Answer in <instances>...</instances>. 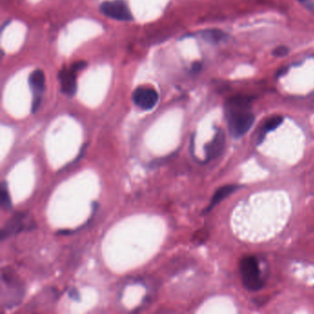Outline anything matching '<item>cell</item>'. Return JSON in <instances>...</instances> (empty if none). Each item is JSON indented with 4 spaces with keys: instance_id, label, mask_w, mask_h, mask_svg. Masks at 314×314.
Here are the masks:
<instances>
[{
    "instance_id": "5",
    "label": "cell",
    "mask_w": 314,
    "mask_h": 314,
    "mask_svg": "<svg viewBox=\"0 0 314 314\" xmlns=\"http://www.w3.org/2000/svg\"><path fill=\"white\" fill-rule=\"evenodd\" d=\"M101 12L107 17L120 22H131L134 20L131 12L125 0H113L103 2Z\"/></svg>"
},
{
    "instance_id": "13",
    "label": "cell",
    "mask_w": 314,
    "mask_h": 314,
    "mask_svg": "<svg viewBox=\"0 0 314 314\" xmlns=\"http://www.w3.org/2000/svg\"><path fill=\"white\" fill-rule=\"evenodd\" d=\"M0 195H1V204H2V206L7 210L11 209L12 207V198H11V194H10V191H9V188H8V184H7L6 182H3L2 184H1V193H0Z\"/></svg>"
},
{
    "instance_id": "8",
    "label": "cell",
    "mask_w": 314,
    "mask_h": 314,
    "mask_svg": "<svg viewBox=\"0 0 314 314\" xmlns=\"http://www.w3.org/2000/svg\"><path fill=\"white\" fill-rule=\"evenodd\" d=\"M74 70L70 69H62L59 74L58 79L60 81L61 92L69 97H73L77 92V77Z\"/></svg>"
},
{
    "instance_id": "4",
    "label": "cell",
    "mask_w": 314,
    "mask_h": 314,
    "mask_svg": "<svg viewBox=\"0 0 314 314\" xmlns=\"http://www.w3.org/2000/svg\"><path fill=\"white\" fill-rule=\"evenodd\" d=\"M35 228L34 219L28 212H19L11 217L1 230V240H4L12 235L28 231Z\"/></svg>"
},
{
    "instance_id": "15",
    "label": "cell",
    "mask_w": 314,
    "mask_h": 314,
    "mask_svg": "<svg viewBox=\"0 0 314 314\" xmlns=\"http://www.w3.org/2000/svg\"><path fill=\"white\" fill-rule=\"evenodd\" d=\"M86 67H87V63H86V62H84V61H80V62L73 64V65L71 66V69H73L75 72H77V71H80L81 69H85Z\"/></svg>"
},
{
    "instance_id": "17",
    "label": "cell",
    "mask_w": 314,
    "mask_h": 314,
    "mask_svg": "<svg viewBox=\"0 0 314 314\" xmlns=\"http://www.w3.org/2000/svg\"><path fill=\"white\" fill-rule=\"evenodd\" d=\"M201 67H202L201 64L194 63V65H193V68H192V71H193L194 73H197L200 69H201Z\"/></svg>"
},
{
    "instance_id": "14",
    "label": "cell",
    "mask_w": 314,
    "mask_h": 314,
    "mask_svg": "<svg viewBox=\"0 0 314 314\" xmlns=\"http://www.w3.org/2000/svg\"><path fill=\"white\" fill-rule=\"evenodd\" d=\"M287 53H288V49L285 46H279L274 49L273 51V55L274 57H284L287 55Z\"/></svg>"
},
{
    "instance_id": "18",
    "label": "cell",
    "mask_w": 314,
    "mask_h": 314,
    "mask_svg": "<svg viewBox=\"0 0 314 314\" xmlns=\"http://www.w3.org/2000/svg\"><path fill=\"white\" fill-rule=\"evenodd\" d=\"M298 1H300V2H304V1H306V0H298Z\"/></svg>"
},
{
    "instance_id": "3",
    "label": "cell",
    "mask_w": 314,
    "mask_h": 314,
    "mask_svg": "<svg viewBox=\"0 0 314 314\" xmlns=\"http://www.w3.org/2000/svg\"><path fill=\"white\" fill-rule=\"evenodd\" d=\"M240 273L246 289L249 291H258L263 288L264 282L256 257H243L240 262Z\"/></svg>"
},
{
    "instance_id": "12",
    "label": "cell",
    "mask_w": 314,
    "mask_h": 314,
    "mask_svg": "<svg viewBox=\"0 0 314 314\" xmlns=\"http://www.w3.org/2000/svg\"><path fill=\"white\" fill-rule=\"evenodd\" d=\"M282 122H283V117L279 116V115H276V116H273V117L269 118L268 120L266 121L265 124L263 125V129L261 130V135L259 137L260 141L262 140V138L264 137V135L266 133L273 131L275 128H277L282 124Z\"/></svg>"
},
{
    "instance_id": "1",
    "label": "cell",
    "mask_w": 314,
    "mask_h": 314,
    "mask_svg": "<svg viewBox=\"0 0 314 314\" xmlns=\"http://www.w3.org/2000/svg\"><path fill=\"white\" fill-rule=\"evenodd\" d=\"M251 101L249 96H236L226 103V118L231 137L239 138L251 129L255 120L250 111Z\"/></svg>"
},
{
    "instance_id": "2",
    "label": "cell",
    "mask_w": 314,
    "mask_h": 314,
    "mask_svg": "<svg viewBox=\"0 0 314 314\" xmlns=\"http://www.w3.org/2000/svg\"><path fill=\"white\" fill-rule=\"evenodd\" d=\"M25 294L23 282L11 270L2 271V304L6 308H13L19 305Z\"/></svg>"
},
{
    "instance_id": "7",
    "label": "cell",
    "mask_w": 314,
    "mask_h": 314,
    "mask_svg": "<svg viewBox=\"0 0 314 314\" xmlns=\"http://www.w3.org/2000/svg\"><path fill=\"white\" fill-rule=\"evenodd\" d=\"M133 102L142 110H151L159 102V94L154 89L140 87L133 93Z\"/></svg>"
},
{
    "instance_id": "6",
    "label": "cell",
    "mask_w": 314,
    "mask_h": 314,
    "mask_svg": "<svg viewBox=\"0 0 314 314\" xmlns=\"http://www.w3.org/2000/svg\"><path fill=\"white\" fill-rule=\"evenodd\" d=\"M29 85L34 93L32 112L35 113L40 107L42 95L46 90V76L41 69H36L29 78Z\"/></svg>"
},
{
    "instance_id": "11",
    "label": "cell",
    "mask_w": 314,
    "mask_h": 314,
    "mask_svg": "<svg viewBox=\"0 0 314 314\" xmlns=\"http://www.w3.org/2000/svg\"><path fill=\"white\" fill-rule=\"evenodd\" d=\"M200 36L203 40H205L212 45L219 44L227 38V35L224 32L220 31V30H217V29L203 31L202 33H200Z\"/></svg>"
},
{
    "instance_id": "10",
    "label": "cell",
    "mask_w": 314,
    "mask_h": 314,
    "mask_svg": "<svg viewBox=\"0 0 314 314\" xmlns=\"http://www.w3.org/2000/svg\"><path fill=\"white\" fill-rule=\"evenodd\" d=\"M239 187L240 186L236 185V184H228V185H225V186H222V187L217 189L216 193L214 194L213 197H212L209 206H207V208L205 210V212L207 213V212L210 211L214 206L218 205L223 199L228 197L229 194L234 193L235 191H237L239 189Z\"/></svg>"
},
{
    "instance_id": "9",
    "label": "cell",
    "mask_w": 314,
    "mask_h": 314,
    "mask_svg": "<svg viewBox=\"0 0 314 314\" xmlns=\"http://www.w3.org/2000/svg\"><path fill=\"white\" fill-rule=\"evenodd\" d=\"M225 144H226L225 134L221 129H218L211 141L206 145V161L215 160L216 158L222 154L223 150L225 149Z\"/></svg>"
},
{
    "instance_id": "16",
    "label": "cell",
    "mask_w": 314,
    "mask_h": 314,
    "mask_svg": "<svg viewBox=\"0 0 314 314\" xmlns=\"http://www.w3.org/2000/svg\"><path fill=\"white\" fill-rule=\"evenodd\" d=\"M69 297H72L73 299H76V300H79L80 299V294L76 289H72V290L69 291Z\"/></svg>"
}]
</instances>
